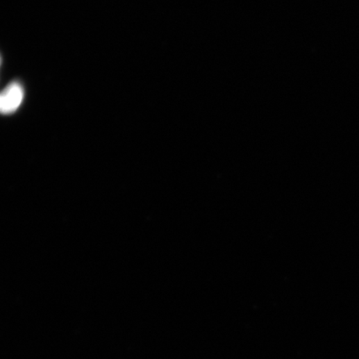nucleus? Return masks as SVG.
Listing matches in <instances>:
<instances>
[{
	"label": "nucleus",
	"instance_id": "obj_1",
	"mask_svg": "<svg viewBox=\"0 0 359 359\" xmlns=\"http://www.w3.org/2000/svg\"><path fill=\"white\" fill-rule=\"evenodd\" d=\"M24 97L22 85L18 82H12L6 87L0 97V109L3 114L15 112L20 107Z\"/></svg>",
	"mask_w": 359,
	"mask_h": 359
}]
</instances>
